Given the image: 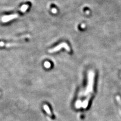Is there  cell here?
<instances>
[{
	"instance_id": "cell-1",
	"label": "cell",
	"mask_w": 121,
	"mask_h": 121,
	"mask_svg": "<svg viewBox=\"0 0 121 121\" xmlns=\"http://www.w3.org/2000/svg\"><path fill=\"white\" fill-rule=\"evenodd\" d=\"M94 73L92 71H90L88 73V83L87 85L86 88V90L84 92V95H91V94L93 92V84H94Z\"/></svg>"
},
{
	"instance_id": "cell-6",
	"label": "cell",
	"mask_w": 121,
	"mask_h": 121,
	"mask_svg": "<svg viewBox=\"0 0 121 121\" xmlns=\"http://www.w3.org/2000/svg\"><path fill=\"white\" fill-rule=\"evenodd\" d=\"M116 99H117V101H118V103L120 105V106L121 107V98L119 96H116Z\"/></svg>"
},
{
	"instance_id": "cell-2",
	"label": "cell",
	"mask_w": 121,
	"mask_h": 121,
	"mask_svg": "<svg viewBox=\"0 0 121 121\" xmlns=\"http://www.w3.org/2000/svg\"><path fill=\"white\" fill-rule=\"evenodd\" d=\"M28 8H29V5H23V6L22 7L19 13H17L15 14H13V15H10V16H5V17H3V18H2L3 21L6 22L9 21L11 20L12 19H14V18H17L20 15V12H21L22 11H24V10L27 11V9H28Z\"/></svg>"
},
{
	"instance_id": "cell-4",
	"label": "cell",
	"mask_w": 121,
	"mask_h": 121,
	"mask_svg": "<svg viewBox=\"0 0 121 121\" xmlns=\"http://www.w3.org/2000/svg\"><path fill=\"white\" fill-rule=\"evenodd\" d=\"M43 108H44V109L45 110V111L47 112V113H48V114L49 116H52V112H51L50 109V108H49V107H48L47 105H46V104L44 105H43Z\"/></svg>"
},
{
	"instance_id": "cell-5",
	"label": "cell",
	"mask_w": 121,
	"mask_h": 121,
	"mask_svg": "<svg viewBox=\"0 0 121 121\" xmlns=\"http://www.w3.org/2000/svg\"><path fill=\"white\" fill-rule=\"evenodd\" d=\"M44 66L47 68H49L51 67V64L48 62H46L44 63Z\"/></svg>"
},
{
	"instance_id": "cell-3",
	"label": "cell",
	"mask_w": 121,
	"mask_h": 121,
	"mask_svg": "<svg viewBox=\"0 0 121 121\" xmlns=\"http://www.w3.org/2000/svg\"><path fill=\"white\" fill-rule=\"evenodd\" d=\"M63 48H65L66 49V50L67 51H69V52L70 51L69 46H68V45L66 43H63L62 44H60L59 45H58V47H56L54 48H53V49H52V50H50V51H49V52H56V51H59V50H60V49L61 48H63Z\"/></svg>"
}]
</instances>
